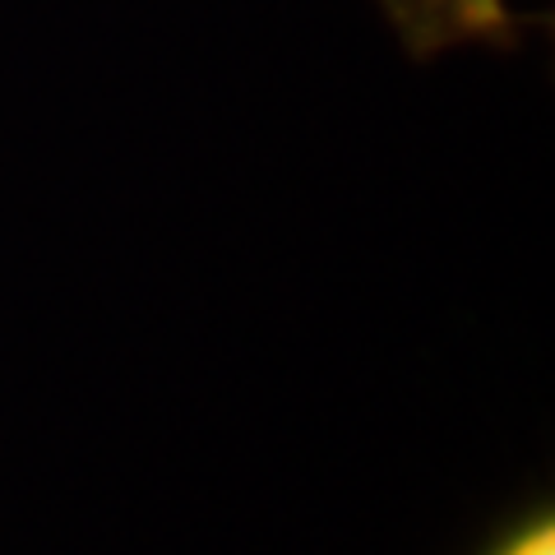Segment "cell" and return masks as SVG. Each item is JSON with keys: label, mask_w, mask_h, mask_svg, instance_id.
Returning <instances> with one entry per match:
<instances>
[{"label": "cell", "mask_w": 555, "mask_h": 555, "mask_svg": "<svg viewBox=\"0 0 555 555\" xmlns=\"http://www.w3.org/2000/svg\"><path fill=\"white\" fill-rule=\"evenodd\" d=\"M375 10L403 56L422 65L473 47L509 51L524 28L514 0H375Z\"/></svg>", "instance_id": "1"}, {"label": "cell", "mask_w": 555, "mask_h": 555, "mask_svg": "<svg viewBox=\"0 0 555 555\" xmlns=\"http://www.w3.org/2000/svg\"><path fill=\"white\" fill-rule=\"evenodd\" d=\"M491 555H555V524H551V509L524 518V524H518Z\"/></svg>", "instance_id": "2"}]
</instances>
